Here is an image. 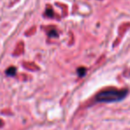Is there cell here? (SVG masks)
<instances>
[{"label": "cell", "instance_id": "4", "mask_svg": "<svg viewBox=\"0 0 130 130\" xmlns=\"http://www.w3.org/2000/svg\"><path fill=\"white\" fill-rule=\"evenodd\" d=\"M49 36H51V37H57V33H56V31H52V32L49 33Z\"/></svg>", "mask_w": 130, "mask_h": 130}, {"label": "cell", "instance_id": "1", "mask_svg": "<svg viewBox=\"0 0 130 130\" xmlns=\"http://www.w3.org/2000/svg\"><path fill=\"white\" fill-rule=\"evenodd\" d=\"M128 94L127 89H110L99 92L96 96V101L98 103H115L122 101Z\"/></svg>", "mask_w": 130, "mask_h": 130}, {"label": "cell", "instance_id": "3", "mask_svg": "<svg viewBox=\"0 0 130 130\" xmlns=\"http://www.w3.org/2000/svg\"><path fill=\"white\" fill-rule=\"evenodd\" d=\"M86 72H87V69H86L85 67H80V68H78V70H77V73H78L79 77H83L86 74Z\"/></svg>", "mask_w": 130, "mask_h": 130}, {"label": "cell", "instance_id": "2", "mask_svg": "<svg viewBox=\"0 0 130 130\" xmlns=\"http://www.w3.org/2000/svg\"><path fill=\"white\" fill-rule=\"evenodd\" d=\"M16 71H17V70H16V67H11L6 70L5 74H6L7 76H14L16 74Z\"/></svg>", "mask_w": 130, "mask_h": 130}]
</instances>
